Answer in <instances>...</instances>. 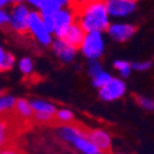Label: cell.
Masks as SVG:
<instances>
[{"mask_svg": "<svg viewBox=\"0 0 154 154\" xmlns=\"http://www.w3.org/2000/svg\"><path fill=\"white\" fill-rule=\"evenodd\" d=\"M31 11L23 4H16L11 12V22L10 27L17 32L20 35H28L31 34L28 28V17Z\"/></svg>", "mask_w": 154, "mask_h": 154, "instance_id": "obj_2", "label": "cell"}, {"mask_svg": "<svg viewBox=\"0 0 154 154\" xmlns=\"http://www.w3.org/2000/svg\"><path fill=\"white\" fill-rule=\"evenodd\" d=\"M55 26H54V34L57 39H61L69 27L76 21V15L71 8L61 9L55 14Z\"/></svg>", "mask_w": 154, "mask_h": 154, "instance_id": "obj_5", "label": "cell"}, {"mask_svg": "<svg viewBox=\"0 0 154 154\" xmlns=\"http://www.w3.org/2000/svg\"><path fill=\"white\" fill-rule=\"evenodd\" d=\"M5 56H6V53L2 49V47H0V65L3 64V61H4V59H5Z\"/></svg>", "mask_w": 154, "mask_h": 154, "instance_id": "obj_27", "label": "cell"}, {"mask_svg": "<svg viewBox=\"0 0 154 154\" xmlns=\"http://www.w3.org/2000/svg\"><path fill=\"white\" fill-rule=\"evenodd\" d=\"M102 72H103V69H102V66H100L99 63H95V61H92V63H91V65H89V73H91L93 77L98 76V75L102 73Z\"/></svg>", "mask_w": 154, "mask_h": 154, "instance_id": "obj_23", "label": "cell"}, {"mask_svg": "<svg viewBox=\"0 0 154 154\" xmlns=\"http://www.w3.org/2000/svg\"><path fill=\"white\" fill-rule=\"evenodd\" d=\"M60 154H63V153H60ZM71 154H75V153H71Z\"/></svg>", "mask_w": 154, "mask_h": 154, "instance_id": "obj_33", "label": "cell"}, {"mask_svg": "<svg viewBox=\"0 0 154 154\" xmlns=\"http://www.w3.org/2000/svg\"><path fill=\"white\" fill-rule=\"evenodd\" d=\"M86 37V31L80 26V23H77L76 21L69 27V29L66 31V33L64 34V37L61 38L63 41H65L67 44L72 45L73 48L79 49L82 47L83 41Z\"/></svg>", "mask_w": 154, "mask_h": 154, "instance_id": "obj_9", "label": "cell"}, {"mask_svg": "<svg viewBox=\"0 0 154 154\" xmlns=\"http://www.w3.org/2000/svg\"><path fill=\"white\" fill-rule=\"evenodd\" d=\"M31 106L35 111H43V112H50V114H56V109L51 104H47L44 102L34 100L31 103Z\"/></svg>", "mask_w": 154, "mask_h": 154, "instance_id": "obj_14", "label": "cell"}, {"mask_svg": "<svg viewBox=\"0 0 154 154\" xmlns=\"http://www.w3.org/2000/svg\"><path fill=\"white\" fill-rule=\"evenodd\" d=\"M106 10L112 17H124L136 10V3L132 0H104Z\"/></svg>", "mask_w": 154, "mask_h": 154, "instance_id": "obj_6", "label": "cell"}, {"mask_svg": "<svg viewBox=\"0 0 154 154\" xmlns=\"http://www.w3.org/2000/svg\"><path fill=\"white\" fill-rule=\"evenodd\" d=\"M8 93H9V89H0V98H3Z\"/></svg>", "mask_w": 154, "mask_h": 154, "instance_id": "obj_29", "label": "cell"}, {"mask_svg": "<svg viewBox=\"0 0 154 154\" xmlns=\"http://www.w3.org/2000/svg\"><path fill=\"white\" fill-rule=\"evenodd\" d=\"M110 81H111V76L109 73L104 72V71L102 73H99L98 76L93 77V85L95 87H100V88L104 87L105 85H108Z\"/></svg>", "mask_w": 154, "mask_h": 154, "instance_id": "obj_16", "label": "cell"}, {"mask_svg": "<svg viewBox=\"0 0 154 154\" xmlns=\"http://www.w3.org/2000/svg\"><path fill=\"white\" fill-rule=\"evenodd\" d=\"M10 22H11V15H9L5 10L0 9V26L8 27L10 26Z\"/></svg>", "mask_w": 154, "mask_h": 154, "instance_id": "obj_22", "label": "cell"}, {"mask_svg": "<svg viewBox=\"0 0 154 154\" xmlns=\"http://www.w3.org/2000/svg\"><path fill=\"white\" fill-rule=\"evenodd\" d=\"M14 61H15V56L10 53H6V56L3 61V64L0 65V71L2 72H5V71H9L12 69V65H14Z\"/></svg>", "mask_w": 154, "mask_h": 154, "instance_id": "obj_18", "label": "cell"}, {"mask_svg": "<svg viewBox=\"0 0 154 154\" xmlns=\"http://www.w3.org/2000/svg\"><path fill=\"white\" fill-rule=\"evenodd\" d=\"M125 83L118 79H111V81L105 85L104 87L100 88L99 95L100 98L104 100H115L120 97H122V94L125 93Z\"/></svg>", "mask_w": 154, "mask_h": 154, "instance_id": "obj_7", "label": "cell"}, {"mask_svg": "<svg viewBox=\"0 0 154 154\" xmlns=\"http://www.w3.org/2000/svg\"><path fill=\"white\" fill-rule=\"evenodd\" d=\"M32 122H33V125H37V126L54 127V125H55V114L35 111L33 118H32Z\"/></svg>", "mask_w": 154, "mask_h": 154, "instance_id": "obj_13", "label": "cell"}, {"mask_svg": "<svg viewBox=\"0 0 154 154\" xmlns=\"http://www.w3.org/2000/svg\"><path fill=\"white\" fill-rule=\"evenodd\" d=\"M88 141L104 154H111V140L103 130H91Z\"/></svg>", "mask_w": 154, "mask_h": 154, "instance_id": "obj_10", "label": "cell"}, {"mask_svg": "<svg viewBox=\"0 0 154 154\" xmlns=\"http://www.w3.org/2000/svg\"><path fill=\"white\" fill-rule=\"evenodd\" d=\"M20 69L25 75H28L32 71V60L29 57H23L20 61Z\"/></svg>", "mask_w": 154, "mask_h": 154, "instance_id": "obj_21", "label": "cell"}, {"mask_svg": "<svg viewBox=\"0 0 154 154\" xmlns=\"http://www.w3.org/2000/svg\"><path fill=\"white\" fill-rule=\"evenodd\" d=\"M81 49H82V53L87 57H89V59H98L104 50V42H103L100 32L86 33Z\"/></svg>", "mask_w": 154, "mask_h": 154, "instance_id": "obj_3", "label": "cell"}, {"mask_svg": "<svg viewBox=\"0 0 154 154\" xmlns=\"http://www.w3.org/2000/svg\"><path fill=\"white\" fill-rule=\"evenodd\" d=\"M132 2H134V3H136V2H137V0H132Z\"/></svg>", "mask_w": 154, "mask_h": 154, "instance_id": "obj_32", "label": "cell"}, {"mask_svg": "<svg viewBox=\"0 0 154 154\" xmlns=\"http://www.w3.org/2000/svg\"><path fill=\"white\" fill-rule=\"evenodd\" d=\"M75 15L76 22L88 32H103L109 28V12L104 0H79L70 6Z\"/></svg>", "mask_w": 154, "mask_h": 154, "instance_id": "obj_1", "label": "cell"}, {"mask_svg": "<svg viewBox=\"0 0 154 154\" xmlns=\"http://www.w3.org/2000/svg\"><path fill=\"white\" fill-rule=\"evenodd\" d=\"M12 110L18 118L25 119V120H32L33 115H34L31 104L26 99H21V98L16 99L15 105L12 106Z\"/></svg>", "mask_w": 154, "mask_h": 154, "instance_id": "obj_12", "label": "cell"}, {"mask_svg": "<svg viewBox=\"0 0 154 154\" xmlns=\"http://www.w3.org/2000/svg\"><path fill=\"white\" fill-rule=\"evenodd\" d=\"M132 67L134 70H138V71H143V70H148L150 67V63L146 61V63H134L132 65Z\"/></svg>", "mask_w": 154, "mask_h": 154, "instance_id": "obj_25", "label": "cell"}, {"mask_svg": "<svg viewBox=\"0 0 154 154\" xmlns=\"http://www.w3.org/2000/svg\"><path fill=\"white\" fill-rule=\"evenodd\" d=\"M53 49H54V51L56 53V55L60 57L61 60H64V61H70V60H72V57H73V55H75V53H76V48H73L72 45H70V44H67L65 41H63V39H57V41H55L54 43H53Z\"/></svg>", "mask_w": 154, "mask_h": 154, "instance_id": "obj_11", "label": "cell"}, {"mask_svg": "<svg viewBox=\"0 0 154 154\" xmlns=\"http://www.w3.org/2000/svg\"><path fill=\"white\" fill-rule=\"evenodd\" d=\"M10 2H11V0H0V9L4 8V6H6Z\"/></svg>", "mask_w": 154, "mask_h": 154, "instance_id": "obj_28", "label": "cell"}, {"mask_svg": "<svg viewBox=\"0 0 154 154\" xmlns=\"http://www.w3.org/2000/svg\"><path fill=\"white\" fill-rule=\"evenodd\" d=\"M28 28L31 34H33L38 41L42 44L48 45L51 43V37H50V32L47 29L42 15L37 11H31L29 17H28Z\"/></svg>", "mask_w": 154, "mask_h": 154, "instance_id": "obj_4", "label": "cell"}, {"mask_svg": "<svg viewBox=\"0 0 154 154\" xmlns=\"http://www.w3.org/2000/svg\"><path fill=\"white\" fill-rule=\"evenodd\" d=\"M133 99L136 100V103H137L141 108H143V109H146V110H149V111L154 110V100H153V99L142 97V95H137V94H133Z\"/></svg>", "mask_w": 154, "mask_h": 154, "instance_id": "obj_15", "label": "cell"}, {"mask_svg": "<svg viewBox=\"0 0 154 154\" xmlns=\"http://www.w3.org/2000/svg\"><path fill=\"white\" fill-rule=\"evenodd\" d=\"M27 2L29 3V4H32L33 6H35V8H38V9H41L48 0H27Z\"/></svg>", "mask_w": 154, "mask_h": 154, "instance_id": "obj_26", "label": "cell"}, {"mask_svg": "<svg viewBox=\"0 0 154 154\" xmlns=\"http://www.w3.org/2000/svg\"><path fill=\"white\" fill-rule=\"evenodd\" d=\"M42 81V79H41V76L39 75H33V76H26L25 77V80H23V82H26L27 85H35V83H39Z\"/></svg>", "mask_w": 154, "mask_h": 154, "instance_id": "obj_24", "label": "cell"}, {"mask_svg": "<svg viewBox=\"0 0 154 154\" xmlns=\"http://www.w3.org/2000/svg\"><path fill=\"white\" fill-rule=\"evenodd\" d=\"M108 33L112 39L118 42H126L136 33V27L128 23H114L108 28Z\"/></svg>", "mask_w": 154, "mask_h": 154, "instance_id": "obj_8", "label": "cell"}, {"mask_svg": "<svg viewBox=\"0 0 154 154\" xmlns=\"http://www.w3.org/2000/svg\"><path fill=\"white\" fill-rule=\"evenodd\" d=\"M70 2H71V4H70V6L73 4V3H76V2H79V0H70Z\"/></svg>", "mask_w": 154, "mask_h": 154, "instance_id": "obj_31", "label": "cell"}, {"mask_svg": "<svg viewBox=\"0 0 154 154\" xmlns=\"http://www.w3.org/2000/svg\"><path fill=\"white\" fill-rule=\"evenodd\" d=\"M21 2H22V0H11V3H14L15 5L16 4H21Z\"/></svg>", "mask_w": 154, "mask_h": 154, "instance_id": "obj_30", "label": "cell"}, {"mask_svg": "<svg viewBox=\"0 0 154 154\" xmlns=\"http://www.w3.org/2000/svg\"><path fill=\"white\" fill-rule=\"evenodd\" d=\"M114 67L116 69V70H119V71H120L121 76L126 77V76H128V73H130V71H131L132 65H130L127 61L119 60V61H115V63H114Z\"/></svg>", "mask_w": 154, "mask_h": 154, "instance_id": "obj_17", "label": "cell"}, {"mask_svg": "<svg viewBox=\"0 0 154 154\" xmlns=\"http://www.w3.org/2000/svg\"><path fill=\"white\" fill-rule=\"evenodd\" d=\"M16 99H14L12 97H4L0 99V111L5 110V109H11L15 105Z\"/></svg>", "mask_w": 154, "mask_h": 154, "instance_id": "obj_20", "label": "cell"}, {"mask_svg": "<svg viewBox=\"0 0 154 154\" xmlns=\"http://www.w3.org/2000/svg\"><path fill=\"white\" fill-rule=\"evenodd\" d=\"M0 154H26L18 146H5L0 148Z\"/></svg>", "mask_w": 154, "mask_h": 154, "instance_id": "obj_19", "label": "cell"}]
</instances>
